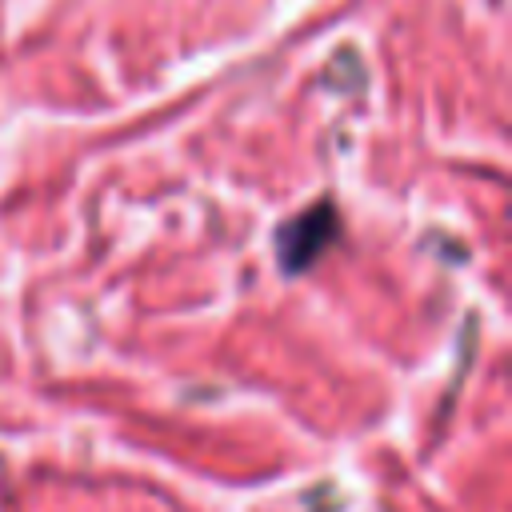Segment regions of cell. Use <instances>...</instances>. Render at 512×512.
Instances as JSON below:
<instances>
[{
    "instance_id": "cell-1",
    "label": "cell",
    "mask_w": 512,
    "mask_h": 512,
    "mask_svg": "<svg viewBox=\"0 0 512 512\" xmlns=\"http://www.w3.org/2000/svg\"><path fill=\"white\" fill-rule=\"evenodd\" d=\"M336 236V216H332V208L328 204H320V208H312L308 216H300V220H292L288 228H284V236H280V256H284V268H304V264H312L320 252H324V244Z\"/></svg>"
}]
</instances>
